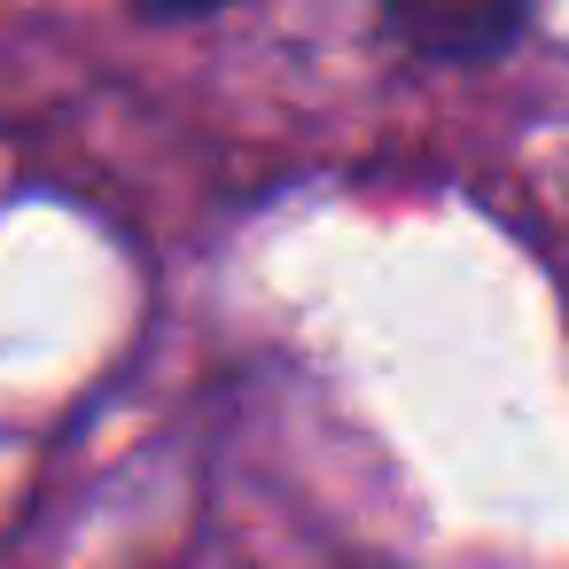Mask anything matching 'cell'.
<instances>
[{
  "label": "cell",
  "mask_w": 569,
  "mask_h": 569,
  "mask_svg": "<svg viewBox=\"0 0 569 569\" xmlns=\"http://www.w3.org/2000/svg\"><path fill=\"white\" fill-rule=\"evenodd\" d=\"M141 17H157V24H188V17H211V9H234V0H133Z\"/></svg>",
  "instance_id": "cell-1"
}]
</instances>
